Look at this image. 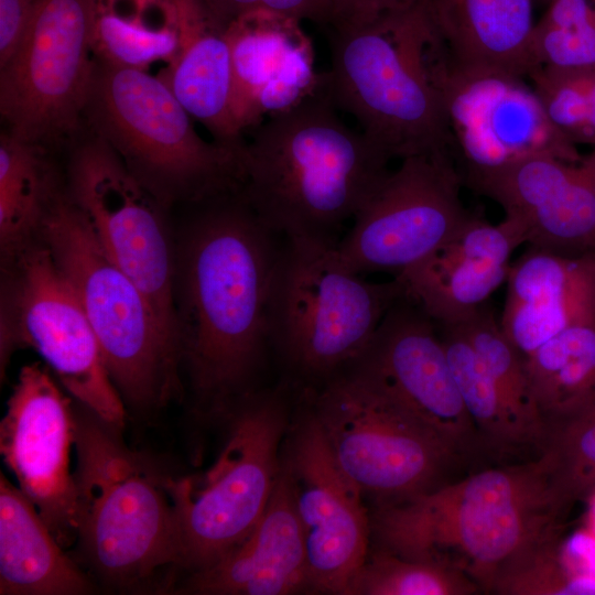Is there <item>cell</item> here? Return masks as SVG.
<instances>
[{"label": "cell", "instance_id": "obj_1", "mask_svg": "<svg viewBox=\"0 0 595 595\" xmlns=\"http://www.w3.org/2000/svg\"><path fill=\"white\" fill-rule=\"evenodd\" d=\"M197 207L176 240V326L198 408L224 414L257 390L270 349L269 295L283 238L240 190Z\"/></svg>", "mask_w": 595, "mask_h": 595}, {"label": "cell", "instance_id": "obj_2", "mask_svg": "<svg viewBox=\"0 0 595 595\" xmlns=\"http://www.w3.org/2000/svg\"><path fill=\"white\" fill-rule=\"evenodd\" d=\"M337 110L321 87L257 126L245 145L240 192L283 239L337 247L345 224L390 172L392 159Z\"/></svg>", "mask_w": 595, "mask_h": 595}, {"label": "cell", "instance_id": "obj_3", "mask_svg": "<svg viewBox=\"0 0 595 595\" xmlns=\"http://www.w3.org/2000/svg\"><path fill=\"white\" fill-rule=\"evenodd\" d=\"M566 510L537 456L380 505L370 531L379 549L450 567L493 593L518 554L562 528Z\"/></svg>", "mask_w": 595, "mask_h": 595}, {"label": "cell", "instance_id": "obj_4", "mask_svg": "<svg viewBox=\"0 0 595 595\" xmlns=\"http://www.w3.org/2000/svg\"><path fill=\"white\" fill-rule=\"evenodd\" d=\"M323 90L392 160L453 152L426 0L333 24Z\"/></svg>", "mask_w": 595, "mask_h": 595}, {"label": "cell", "instance_id": "obj_5", "mask_svg": "<svg viewBox=\"0 0 595 595\" xmlns=\"http://www.w3.org/2000/svg\"><path fill=\"white\" fill-rule=\"evenodd\" d=\"M84 120L165 209L241 187L245 147L201 138L166 84L147 71L95 57Z\"/></svg>", "mask_w": 595, "mask_h": 595}, {"label": "cell", "instance_id": "obj_6", "mask_svg": "<svg viewBox=\"0 0 595 595\" xmlns=\"http://www.w3.org/2000/svg\"><path fill=\"white\" fill-rule=\"evenodd\" d=\"M85 410L75 412L77 541L102 582L133 587L177 565L166 477L123 444L120 429Z\"/></svg>", "mask_w": 595, "mask_h": 595}, {"label": "cell", "instance_id": "obj_7", "mask_svg": "<svg viewBox=\"0 0 595 595\" xmlns=\"http://www.w3.org/2000/svg\"><path fill=\"white\" fill-rule=\"evenodd\" d=\"M400 281H368L346 267L336 247L282 239L268 305L270 348L307 388H320L363 355Z\"/></svg>", "mask_w": 595, "mask_h": 595}, {"label": "cell", "instance_id": "obj_8", "mask_svg": "<svg viewBox=\"0 0 595 595\" xmlns=\"http://www.w3.org/2000/svg\"><path fill=\"white\" fill-rule=\"evenodd\" d=\"M40 239L76 293L123 402L153 409L176 396L178 348L147 296L106 253L65 192L47 213Z\"/></svg>", "mask_w": 595, "mask_h": 595}, {"label": "cell", "instance_id": "obj_9", "mask_svg": "<svg viewBox=\"0 0 595 595\" xmlns=\"http://www.w3.org/2000/svg\"><path fill=\"white\" fill-rule=\"evenodd\" d=\"M283 390H255L239 399L217 459L205 472L166 477L177 565L207 569L238 547L264 512L280 468L286 432Z\"/></svg>", "mask_w": 595, "mask_h": 595}, {"label": "cell", "instance_id": "obj_10", "mask_svg": "<svg viewBox=\"0 0 595 595\" xmlns=\"http://www.w3.org/2000/svg\"><path fill=\"white\" fill-rule=\"evenodd\" d=\"M303 394L338 465L377 506L436 488L463 457L357 367Z\"/></svg>", "mask_w": 595, "mask_h": 595}, {"label": "cell", "instance_id": "obj_11", "mask_svg": "<svg viewBox=\"0 0 595 595\" xmlns=\"http://www.w3.org/2000/svg\"><path fill=\"white\" fill-rule=\"evenodd\" d=\"M1 376L12 353L32 348L63 388L102 421L121 429L125 402L72 285L39 239L2 261Z\"/></svg>", "mask_w": 595, "mask_h": 595}, {"label": "cell", "instance_id": "obj_12", "mask_svg": "<svg viewBox=\"0 0 595 595\" xmlns=\"http://www.w3.org/2000/svg\"><path fill=\"white\" fill-rule=\"evenodd\" d=\"M95 0H35L13 54L0 65L6 131L45 148L73 138L94 72Z\"/></svg>", "mask_w": 595, "mask_h": 595}, {"label": "cell", "instance_id": "obj_13", "mask_svg": "<svg viewBox=\"0 0 595 595\" xmlns=\"http://www.w3.org/2000/svg\"><path fill=\"white\" fill-rule=\"evenodd\" d=\"M65 193L106 253L147 296L165 335L181 353L174 306L176 241L164 216L166 209L131 175L111 147L91 132L71 151Z\"/></svg>", "mask_w": 595, "mask_h": 595}, {"label": "cell", "instance_id": "obj_14", "mask_svg": "<svg viewBox=\"0 0 595 595\" xmlns=\"http://www.w3.org/2000/svg\"><path fill=\"white\" fill-rule=\"evenodd\" d=\"M448 151L400 160L357 213L336 250L353 272L396 274L448 241L472 216Z\"/></svg>", "mask_w": 595, "mask_h": 595}, {"label": "cell", "instance_id": "obj_15", "mask_svg": "<svg viewBox=\"0 0 595 595\" xmlns=\"http://www.w3.org/2000/svg\"><path fill=\"white\" fill-rule=\"evenodd\" d=\"M291 432L281 465L302 528L310 591L348 595L368 555L364 495L338 465L309 403Z\"/></svg>", "mask_w": 595, "mask_h": 595}, {"label": "cell", "instance_id": "obj_16", "mask_svg": "<svg viewBox=\"0 0 595 595\" xmlns=\"http://www.w3.org/2000/svg\"><path fill=\"white\" fill-rule=\"evenodd\" d=\"M435 80L443 96L453 152L463 160L466 175L540 155L570 162L581 159L576 144L551 122L526 78L456 75L442 60Z\"/></svg>", "mask_w": 595, "mask_h": 595}, {"label": "cell", "instance_id": "obj_17", "mask_svg": "<svg viewBox=\"0 0 595 595\" xmlns=\"http://www.w3.org/2000/svg\"><path fill=\"white\" fill-rule=\"evenodd\" d=\"M48 370L40 363L21 368L0 422V453L65 549L78 533L77 485L71 473L76 418Z\"/></svg>", "mask_w": 595, "mask_h": 595}, {"label": "cell", "instance_id": "obj_18", "mask_svg": "<svg viewBox=\"0 0 595 595\" xmlns=\"http://www.w3.org/2000/svg\"><path fill=\"white\" fill-rule=\"evenodd\" d=\"M434 324L416 304L401 296L353 366L377 380L465 456L483 441L464 407Z\"/></svg>", "mask_w": 595, "mask_h": 595}, {"label": "cell", "instance_id": "obj_19", "mask_svg": "<svg viewBox=\"0 0 595 595\" xmlns=\"http://www.w3.org/2000/svg\"><path fill=\"white\" fill-rule=\"evenodd\" d=\"M231 112L238 130L255 129L286 112L322 87L311 40L299 20L253 11L229 22Z\"/></svg>", "mask_w": 595, "mask_h": 595}, {"label": "cell", "instance_id": "obj_20", "mask_svg": "<svg viewBox=\"0 0 595 595\" xmlns=\"http://www.w3.org/2000/svg\"><path fill=\"white\" fill-rule=\"evenodd\" d=\"M506 281L499 325L523 357L564 329L595 324V253L530 248Z\"/></svg>", "mask_w": 595, "mask_h": 595}, {"label": "cell", "instance_id": "obj_21", "mask_svg": "<svg viewBox=\"0 0 595 595\" xmlns=\"http://www.w3.org/2000/svg\"><path fill=\"white\" fill-rule=\"evenodd\" d=\"M183 591L207 595H286L310 591L304 539L281 465L268 506L249 536Z\"/></svg>", "mask_w": 595, "mask_h": 595}, {"label": "cell", "instance_id": "obj_22", "mask_svg": "<svg viewBox=\"0 0 595 595\" xmlns=\"http://www.w3.org/2000/svg\"><path fill=\"white\" fill-rule=\"evenodd\" d=\"M533 0H426L447 68L462 76L527 78Z\"/></svg>", "mask_w": 595, "mask_h": 595}, {"label": "cell", "instance_id": "obj_23", "mask_svg": "<svg viewBox=\"0 0 595 595\" xmlns=\"http://www.w3.org/2000/svg\"><path fill=\"white\" fill-rule=\"evenodd\" d=\"M180 46L159 77L190 116L223 145L246 142L231 112V63L227 24L202 0H175Z\"/></svg>", "mask_w": 595, "mask_h": 595}, {"label": "cell", "instance_id": "obj_24", "mask_svg": "<svg viewBox=\"0 0 595 595\" xmlns=\"http://www.w3.org/2000/svg\"><path fill=\"white\" fill-rule=\"evenodd\" d=\"M93 589L33 502L1 473L0 594L83 595Z\"/></svg>", "mask_w": 595, "mask_h": 595}, {"label": "cell", "instance_id": "obj_25", "mask_svg": "<svg viewBox=\"0 0 595 595\" xmlns=\"http://www.w3.org/2000/svg\"><path fill=\"white\" fill-rule=\"evenodd\" d=\"M180 46L175 0H95L94 56L105 63L147 71L170 63Z\"/></svg>", "mask_w": 595, "mask_h": 595}, {"label": "cell", "instance_id": "obj_26", "mask_svg": "<svg viewBox=\"0 0 595 595\" xmlns=\"http://www.w3.org/2000/svg\"><path fill=\"white\" fill-rule=\"evenodd\" d=\"M47 151L6 130L1 133V261L39 240L44 219L61 193Z\"/></svg>", "mask_w": 595, "mask_h": 595}, {"label": "cell", "instance_id": "obj_27", "mask_svg": "<svg viewBox=\"0 0 595 595\" xmlns=\"http://www.w3.org/2000/svg\"><path fill=\"white\" fill-rule=\"evenodd\" d=\"M510 264L456 257L440 247L396 274L407 299L440 325H457L484 307L507 280Z\"/></svg>", "mask_w": 595, "mask_h": 595}, {"label": "cell", "instance_id": "obj_28", "mask_svg": "<svg viewBox=\"0 0 595 595\" xmlns=\"http://www.w3.org/2000/svg\"><path fill=\"white\" fill-rule=\"evenodd\" d=\"M523 361L531 401L545 426L595 396V324L564 329Z\"/></svg>", "mask_w": 595, "mask_h": 595}, {"label": "cell", "instance_id": "obj_29", "mask_svg": "<svg viewBox=\"0 0 595 595\" xmlns=\"http://www.w3.org/2000/svg\"><path fill=\"white\" fill-rule=\"evenodd\" d=\"M522 221L530 248L564 256L595 253V147L572 163L553 198Z\"/></svg>", "mask_w": 595, "mask_h": 595}, {"label": "cell", "instance_id": "obj_30", "mask_svg": "<svg viewBox=\"0 0 595 595\" xmlns=\"http://www.w3.org/2000/svg\"><path fill=\"white\" fill-rule=\"evenodd\" d=\"M440 327L456 387L483 444L500 452L533 446L466 336L456 326Z\"/></svg>", "mask_w": 595, "mask_h": 595}, {"label": "cell", "instance_id": "obj_31", "mask_svg": "<svg viewBox=\"0 0 595 595\" xmlns=\"http://www.w3.org/2000/svg\"><path fill=\"white\" fill-rule=\"evenodd\" d=\"M537 456L566 508L595 497V396L545 423Z\"/></svg>", "mask_w": 595, "mask_h": 595}, {"label": "cell", "instance_id": "obj_32", "mask_svg": "<svg viewBox=\"0 0 595 595\" xmlns=\"http://www.w3.org/2000/svg\"><path fill=\"white\" fill-rule=\"evenodd\" d=\"M452 326L469 340L515 419L538 450L544 423L530 398L523 356L489 310L483 307L469 320Z\"/></svg>", "mask_w": 595, "mask_h": 595}, {"label": "cell", "instance_id": "obj_33", "mask_svg": "<svg viewBox=\"0 0 595 595\" xmlns=\"http://www.w3.org/2000/svg\"><path fill=\"white\" fill-rule=\"evenodd\" d=\"M530 50L532 69L595 72V0H550Z\"/></svg>", "mask_w": 595, "mask_h": 595}, {"label": "cell", "instance_id": "obj_34", "mask_svg": "<svg viewBox=\"0 0 595 595\" xmlns=\"http://www.w3.org/2000/svg\"><path fill=\"white\" fill-rule=\"evenodd\" d=\"M479 591L476 583L455 570L378 549L367 555L348 595H470Z\"/></svg>", "mask_w": 595, "mask_h": 595}, {"label": "cell", "instance_id": "obj_35", "mask_svg": "<svg viewBox=\"0 0 595 595\" xmlns=\"http://www.w3.org/2000/svg\"><path fill=\"white\" fill-rule=\"evenodd\" d=\"M562 528L518 554L500 573L501 595H595V577L576 572L560 543Z\"/></svg>", "mask_w": 595, "mask_h": 595}, {"label": "cell", "instance_id": "obj_36", "mask_svg": "<svg viewBox=\"0 0 595 595\" xmlns=\"http://www.w3.org/2000/svg\"><path fill=\"white\" fill-rule=\"evenodd\" d=\"M204 4L227 25L237 17L269 11L296 20L334 23L337 17L335 0H202Z\"/></svg>", "mask_w": 595, "mask_h": 595}, {"label": "cell", "instance_id": "obj_37", "mask_svg": "<svg viewBox=\"0 0 595 595\" xmlns=\"http://www.w3.org/2000/svg\"><path fill=\"white\" fill-rule=\"evenodd\" d=\"M34 3L35 0H0V65L17 50Z\"/></svg>", "mask_w": 595, "mask_h": 595}, {"label": "cell", "instance_id": "obj_38", "mask_svg": "<svg viewBox=\"0 0 595 595\" xmlns=\"http://www.w3.org/2000/svg\"><path fill=\"white\" fill-rule=\"evenodd\" d=\"M584 144L595 147V72L588 74L587 86V125Z\"/></svg>", "mask_w": 595, "mask_h": 595}, {"label": "cell", "instance_id": "obj_39", "mask_svg": "<svg viewBox=\"0 0 595 595\" xmlns=\"http://www.w3.org/2000/svg\"><path fill=\"white\" fill-rule=\"evenodd\" d=\"M547 1L549 2L550 0H547Z\"/></svg>", "mask_w": 595, "mask_h": 595}]
</instances>
